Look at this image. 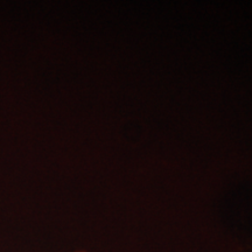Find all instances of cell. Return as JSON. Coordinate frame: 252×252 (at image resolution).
<instances>
[{
	"mask_svg": "<svg viewBox=\"0 0 252 252\" xmlns=\"http://www.w3.org/2000/svg\"><path fill=\"white\" fill-rule=\"evenodd\" d=\"M76 252H87V251H84V250H78V251H76Z\"/></svg>",
	"mask_w": 252,
	"mask_h": 252,
	"instance_id": "cell-1",
	"label": "cell"
}]
</instances>
